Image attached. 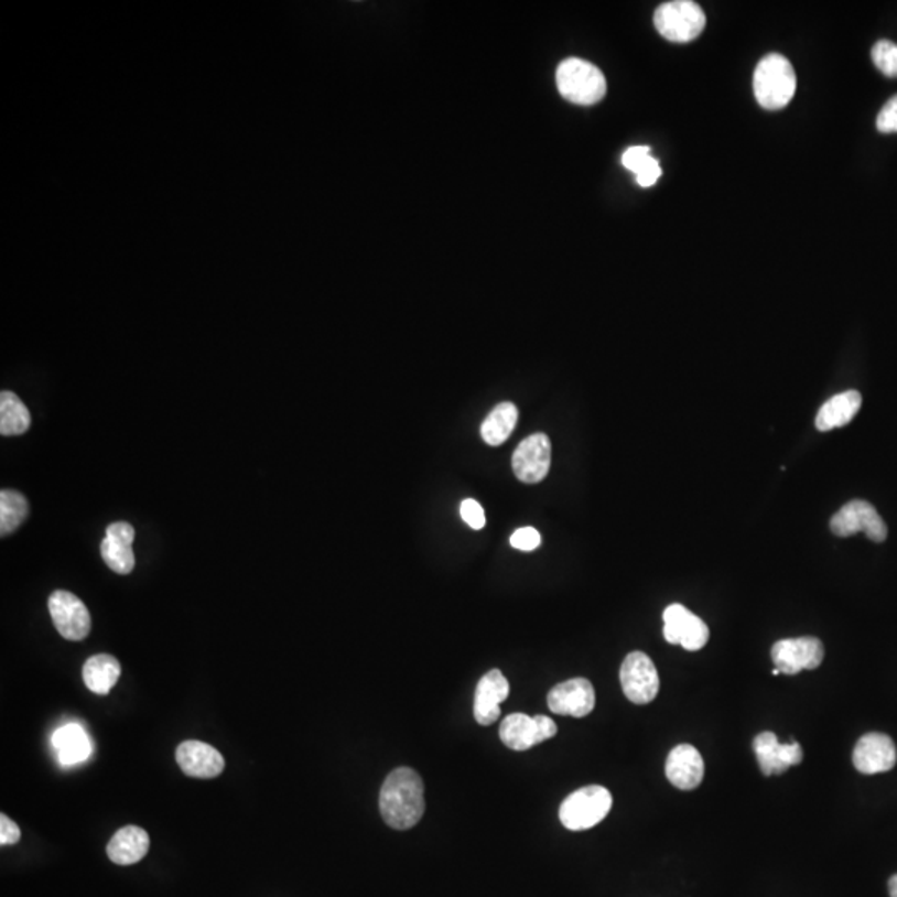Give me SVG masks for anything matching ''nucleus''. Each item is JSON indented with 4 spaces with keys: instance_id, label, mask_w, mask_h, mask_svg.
I'll return each mask as SVG.
<instances>
[{
    "instance_id": "1",
    "label": "nucleus",
    "mask_w": 897,
    "mask_h": 897,
    "mask_svg": "<svg viewBox=\"0 0 897 897\" xmlns=\"http://www.w3.org/2000/svg\"><path fill=\"white\" fill-rule=\"evenodd\" d=\"M379 810L388 826L411 830L424 817V782L412 768L389 772L379 793Z\"/></svg>"
},
{
    "instance_id": "2",
    "label": "nucleus",
    "mask_w": 897,
    "mask_h": 897,
    "mask_svg": "<svg viewBox=\"0 0 897 897\" xmlns=\"http://www.w3.org/2000/svg\"><path fill=\"white\" fill-rule=\"evenodd\" d=\"M756 100L765 110H781L797 91V74L787 57L769 54L759 62L753 75Z\"/></svg>"
},
{
    "instance_id": "3",
    "label": "nucleus",
    "mask_w": 897,
    "mask_h": 897,
    "mask_svg": "<svg viewBox=\"0 0 897 897\" xmlns=\"http://www.w3.org/2000/svg\"><path fill=\"white\" fill-rule=\"evenodd\" d=\"M555 80L560 95L572 104H598L607 94L601 68L584 58H565L556 68Z\"/></svg>"
},
{
    "instance_id": "4",
    "label": "nucleus",
    "mask_w": 897,
    "mask_h": 897,
    "mask_svg": "<svg viewBox=\"0 0 897 897\" xmlns=\"http://www.w3.org/2000/svg\"><path fill=\"white\" fill-rule=\"evenodd\" d=\"M612 803L614 800L607 788L592 785L569 795L560 804L559 818L568 830H591L607 818Z\"/></svg>"
},
{
    "instance_id": "5",
    "label": "nucleus",
    "mask_w": 897,
    "mask_h": 897,
    "mask_svg": "<svg viewBox=\"0 0 897 897\" xmlns=\"http://www.w3.org/2000/svg\"><path fill=\"white\" fill-rule=\"evenodd\" d=\"M706 25L705 12L692 0H673L655 12V28L661 37L677 44L695 41Z\"/></svg>"
},
{
    "instance_id": "6",
    "label": "nucleus",
    "mask_w": 897,
    "mask_h": 897,
    "mask_svg": "<svg viewBox=\"0 0 897 897\" xmlns=\"http://www.w3.org/2000/svg\"><path fill=\"white\" fill-rule=\"evenodd\" d=\"M831 532L837 537H851L856 533H866L873 542H884L887 537V527L876 507L867 500H851L841 507L831 517Z\"/></svg>"
},
{
    "instance_id": "7",
    "label": "nucleus",
    "mask_w": 897,
    "mask_h": 897,
    "mask_svg": "<svg viewBox=\"0 0 897 897\" xmlns=\"http://www.w3.org/2000/svg\"><path fill=\"white\" fill-rule=\"evenodd\" d=\"M625 696L635 705H647L657 699L660 677L651 658L644 651H631L620 668Z\"/></svg>"
},
{
    "instance_id": "8",
    "label": "nucleus",
    "mask_w": 897,
    "mask_h": 897,
    "mask_svg": "<svg viewBox=\"0 0 897 897\" xmlns=\"http://www.w3.org/2000/svg\"><path fill=\"white\" fill-rule=\"evenodd\" d=\"M771 658L782 676H798L814 670L824 660L823 641L817 637L787 638L772 645Z\"/></svg>"
},
{
    "instance_id": "9",
    "label": "nucleus",
    "mask_w": 897,
    "mask_h": 897,
    "mask_svg": "<svg viewBox=\"0 0 897 897\" xmlns=\"http://www.w3.org/2000/svg\"><path fill=\"white\" fill-rule=\"evenodd\" d=\"M556 735V725L545 715L527 716L512 713L500 723L499 736L507 748L526 752Z\"/></svg>"
},
{
    "instance_id": "10",
    "label": "nucleus",
    "mask_w": 897,
    "mask_h": 897,
    "mask_svg": "<svg viewBox=\"0 0 897 897\" xmlns=\"http://www.w3.org/2000/svg\"><path fill=\"white\" fill-rule=\"evenodd\" d=\"M48 612L65 640L80 641L90 634V612L77 595L67 591L54 592L48 598Z\"/></svg>"
},
{
    "instance_id": "11",
    "label": "nucleus",
    "mask_w": 897,
    "mask_h": 897,
    "mask_svg": "<svg viewBox=\"0 0 897 897\" xmlns=\"http://www.w3.org/2000/svg\"><path fill=\"white\" fill-rule=\"evenodd\" d=\"M552 461V444L549 435L536 432L523 439L512 456V469L517 479L526 484H539L545 479Z\"/></svg>"
},
{
    "instance_id": "12",
    "label": "nucleus",
    "mask_w": 897,
    "mask_h": 897,
    "mask_svg": "<svg viewBox=\"0 0 897 897\" xmlns=\"http://www.w3.org/2000/svg\"><path fill=\"white\" fill-rule=\"evenodd\" d=\"M663 637L668 644L682 645L685 650L699 651L705 647L710 630L702 618L680 604L668 605L663 612Z\"/></svg>"
},
{
    "instance_id": "13",
    "label": "nucleus",
    "mask_w": 897,
    "mask_h": 897,
    "mask_svg": "<svg viewBox=\"0 0 897 897\" xmlns=\"http://www.w3.org/2000/svg\"><path fill=\"white\" fill-rule=\"evenodd\" d=\"M547 703L555 715L584 718L595 709L594 685L587 679L568 680L550 690Z\"/></svg>"
},
{
    "instance_id": "14",
    "label": "nucleus",
    "mask_w": 897,
    "mask_h": 897,
    "mask_svg": "<svg viewBox=\"0 0 897 897\" xmlns=\"http://www.w3.org/2000/svg\"><path fill=\"white\" fill-rule=\"evenodd\" d=\"M756 759L763 775H781L788 771L791 766L800 765L803 761V748L800 743H779L775 733L763 732L753 742Z\"/></svg>"
},
{
    "instance_id": "15",
    "label": "nucleus",
    "mask_w": 897,
    "mask_h": 897,
    "mask_svg": "<svg viewBox=\"0 0 897 897\" xmlns=\"http://www.w3.org/2000/svg\"><path fill=\"white\" fill-rule=\"evenodd\" d=\"M133 540H136V529L130 523L116 522L107 527V532L101 540L100 553L110 571L120 575H129L136 569Z\"/></svg>"
},
{
    "instance_id": "16",
    "label": "nucleus",
    "mask_w": 897,
    "mask_h": 897,
    "mask_svg": "<svg viewBox=\"0 0 897 897\" xmlns=\"http://www.w3.org/2000/svg\"><path fill=\"white\" fill-rule=\"evenodd\" d=\"M896 745L884 733H867L854 746L853 763L863 775L889 771L896 766Z\"/></svg>"
},
{
    "instance_id": "17",
    "label": "nucleus",
    "mask_w": 897,
    "mask_h": 897,
    "mask_svg": "<svg viewBox=\"0 0 897 897\" xmlns=\"http://www.w3.org/2000/svg\"><path fill=\"white\" fill-rule=\"evenodd\" d=\"M176 763L186 776L198 779L216 778L225 769V758L221 753L208 743L196 742V739L180 743L176 748Z\"/></svg>"
},
{
    "instance_id": "18",
    "label": "nucleus",
    "mask_w": 897,
    "mask_h": 897,
    "mask_svg": "<svg viewBox=\"0 0 897 897\" xmlns=\"http://www.w3.org/2000/svg\"><path fill=\"white\" fill-rule=\"evenodd\" d=\"M668 781L679 790L690 791L700 787L705 776V761L695 746L683 745L671 749L664 765Z\"/></svg>"
},
{
    "instance_id": "19",
    "label": "nucleus",
    "mask_w": 897,
    "mask_h": 897,
    "mask_svg": "<svg viewBox=\"0 0 897 897\" xmlns=\"http://www.w3.org/2000/svg\"><path fill=\"white\" fill-rule=\"evenodd\" d=\"M509 693V682L502 676V671H487L477 685L476 700H474L476 722L483 726L494 725L500 716V703L506 702Z\"/></svg>"
},
{
    "instance_id": "20",
    "label": "nucleus",
    "mask_w": 897,
    "mask_h": 897,
    "mask_svg": "<svg viewBox=\"0 0 897 897\" xmlns=\"http://www.w3.org/2000/svg\"><path fill=\"white\" fill-rule=\"evenodd\" d=\"M150 836L143 828L123 826L111 836L107 854L111 863L119 866H132L140 863L149 853Z\"/></svg>"
},
{
    "instance_id": "21",
    "label": "nucleus",
    "mask_w": 897,
    "mask_h": 897,
    "mask_svg": "<svg viewBox=\"0 0 897 897\" xmlns=\"http://www.w3.org/2000/svg\"><path fill=\"white\" fill-rule=\"evenodd\" d=\"M863 398L857 391L841 392L828 399L817 415V429L820 432L833 431L843 428L853 421L854 415L860 412Z\"/></svg>"
},
{
    "instance_id": "22",
    "label": "nucleus",
    "mask_w": 897,
    "mask_h": 897,
    "mask_svg": "<svg viewBox=\"0 0 897 897\" xmlns=\"http://www.w3.org/2000/svg\"><path fill=\"white\" fill-rule=\"evenodd\" d=\"M120 673H122L120 661L108 653H98L88 658L82 670L85 687L97 695H108L119 682Z\"/></svg>"
},
{
    "instance_id": "23",
    "label": "nucleus",
    "mask_w": 897,
    "mask_h": 897,
    "mask_svg": "<svg viewBox=\"0 0 897 897\" xmlns=\"http://www.w3.org/2000/svg\"><path fill=\"white\" fill-rule=\"evenodd\" d=\"M52 745L57 749L58 761L64 766H74L85 761L91 752L90 739L77 723L58 728L52 736Z\"/></svg>"
},
{
    "instance_id": "24",
    "label": "nucleus",
    "mask_w": 897,
    "mask_h": 897,
    "mask_svg": "<svg viewBox=\"0 0 897 897\" xmlns=\"http://www.w3.org/2000/svg\"><path fill=\"white\" fill-rule=\"evenodd\" d=\"M519 419V411L512 402H500L493 409L480 425V435L487 445H502L512 434Z\"/></svg>"
},
{
    "instance_id": "25",
    "label": "nucleus",
    "mask_w": 897,
    "mask_h": 897,
    "mask_svg": "<svg viewBox=\"0 0 897 897\" xmlns=\"http://www.w3.org/2000/svg\"><path fill=\"white\" fill-rule=\"evenodd\" d=\"M31 412L14 392L0 395V434L21 435L31 428Z\"/></svg>"
},
{
    "instance_id": "26",
    "label": "nucleus",
    "mask_w": 897,
    "mask_h": 897,
    "mask_svg": "<svg viewBox=\"0 0 897 897\" xmlns=\"http://www.w3.org/2000/svg\"><path fill=\"white\" fill-rule=\"evenodd\" d=\"M622 163L625 169L630 170L637 176V183L644 188L653 186L661 176L660 163L650 155V147H630L622 155Z\"/></svg>"
},
{
    "instance_id": "27",
    "label": "nucleus",
    "mask_w": 897,
    "mask_h": 897,
    "mask_svg": "<svg viewBox=\"0 0 897 897\" xmlns=\"http://www.w3.org/2000/svg\"><path fill=\"white\" fill-rule=\"evenodd\" d=\"M29 514L28 499L18 490L4 489L0 493V533L18 530Z\"/></svg>"
},
{
    "instance_id": "28",
    "label": "nucleus",
    "mask_w": 897,
    "mask_h": 897,
    "mask_svg": "<svg viewBox=\"0 0 897 897\" xmlns=\"http://www.w3.org/2000/svg\"><path fill=\"white\" fill-rule=\"evenodd\" d=\"M874 65L887 77H897V44L889 41H879L873 47Z\"/></svg>"
},
{
    "instance_id": "29",
    "label": "nucleus",
    "mask_w": 897,
    "mask_h": 897,
    "mask_svg": "<svg viewBox=\"0 0 897 897\" xmlns=\"http://www.w3.org/2000/svg\"><path fill=\"white\" fill-rule=\"evenodd\" d=\"M540 542H542V537L533 527H522L510 537V545L522 552H532L540 545Z\"/></svg>"
},
{
    "instance_id": "30",
    "label": "nucleus",
    "mask_w": 897,
    "mask_h": 897,
    "mask_svg": "<svg viewBox=\"0 0 897 897\" xmlns=\"http://www.w3.org/2000/svg\"><path fill=\"white\" fill-rule=\"evenodd\" d=\"M461 517L464 522L474 530H480L486 526V514H484L483 506L477 500L466 499L461 504Z\"/></svg>"
},
{
    "instance_id": "31",
    "label": "nucleus",
    "mask_w": 897,
    "mask_h": 897,
    "mask_svg": "<svg viewBox=\"0 0 897 897\" xmlns=\"http://www.w3.org/2000/svg\"><path fill=\"white\" fill-rule=\"evenodd\" d=\"M876 127L883 133H897V95L886 101L877 116Z\"/></svg>"
},
{
    "instance_id": "32",
    "label": "nucleus",
    "mask_w": 897,
    "mask_h": 897,
    "mask_svg": "<svg viewBox=\"0 0 897 897\" xmlns=\"http://www.w3.org/2000/svg\"><path fill=\"white\" fill-rule=\"evenodd\" d=\"M21 841V828L8 817V814H0V844L2 846H12Z\"/></svg>"
},
{
    "instance_id": "33",
    "label": "nucleus",
    "mask_w": 897,
    "mask_h": 897,
    "mask_svg": "<svg viewBox=\"0 0 897 897\" xmlns=\"http://www.w3.org/2000/svg\"><path fill=\"white\" fill-rule=\"evenodd\" d=\"M889 896L897 897V874L889 879Z\"/></svg>"
}]
</instances>
